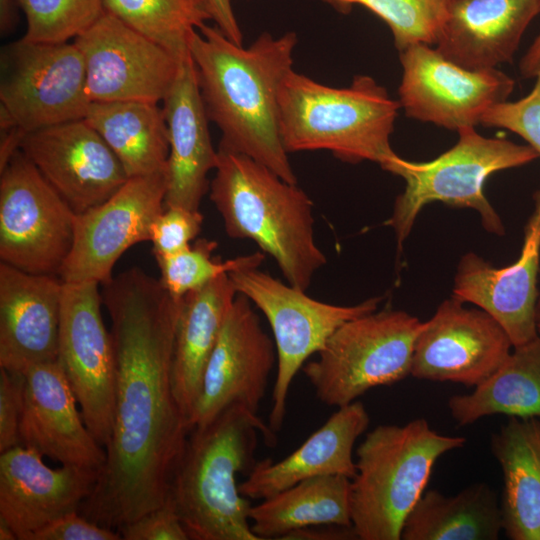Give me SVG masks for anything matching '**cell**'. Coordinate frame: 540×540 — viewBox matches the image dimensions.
<instances>
[{
  "label": "cell",
  "instance_id": "cell-1",
  "mask_svg": "<svg viewBox=\"0 0 540 540\" xmlns=\"http://www.w3.org/2000/svg\"><path fill=\"white\" fill-rule=\"evenodd\" d=\"M111 321L115 405L106 461L79 512L110 529L164 505L190 428L172 381L181 299L133 267L101 284Z\"/></svg>",
  "mask_w": 540,
  "mask_h": 540
},
{
  "label": "cell",
  "instance_id": "cell-2",
  "mask_svg": "<svg viewBox=\"0 0 540 540\" xmlns=\"http://www.w3.org/2000/svg\"><path fill=\"white\" fill-rule=\"evenodd\" d=\"M297 35H259L248 47L207 23L194 31L188 49L210 121L221 131L219 148L238 152L297 183L279 126V94L293 69Z\"/></svg>",
  "mask_w": 540,
  "mask_h": 540
},
{
  "label": "cell",
  "instance_id": "cell-3",
  "mask_svg": "<svg viewBox=\"0 0 540 540\" xmlns=\"http://www.w3.org/2000/svg\"><path fill=\"white\" fill-rule=\"evenodd\" d=\"M259 433L275 443L257 413L237 404L190 430L168 498L190 539L259 540L251 529L252 504L237 484V475L256 462Z\"/></svg>",
  "mask_w": 540,
  "mask_h": 540
},
{
  "label": "cell",
  "instance_id": "cell-4",
  "mask_svg": "<svg viewBox=\"0 0 540 540\" xmlns=\"http://www.w3.org/2000/svg\"><path fill=\"white\" fill-rule=\"evenodd\" d=\"M210 200L226 234L254 241L288 284L306 291L326 263L314 237L313 202L297 186L251 157L217 149Z\"/></svg>",
  "mask_w": 540,
  "mask_h": 540
},
{
  "label": "cell",
  "instance_id": "cell-5",
  "mask_svg": "<svg viewBox=\"0 0 540 540\" xmlns=\"http://www.w3.org/2000/svg\"><path fill=\"white\" fill-rule=\"evenodd\" d=\"M399 108L370 76L336 88L292 69L279 94L282 143L288 153L327 150L344 162L372 161L387 171L398 156L390 137Z\"/></svg>",
  "mask_w": 540,
  "mask_h": 540
},
{
  "label": "cell",
  "instance_id": "cell-6",
  "mask_svg": "<svg viewBox=\"0 0 540 540\" xmlns=\"http://www.w3.org/2000/svg\"><path fill=\"white\" fill-rule=\"evenodd\" d=\"M466 438L443 435L424 418L381 424L356 450L350 480L352 527L360 540H400L404 521L423 495L433 466Z\"/></svg>",
  "mask_w": 540,
  "mask_h": 540
},
{
  "label": "cell",
  "instance_id": "cell-7",
  "mask_svg": "<svg viewBox=\"0 0 540 540\" xmlns=\"http://www.w3.org/2000/svg\"><path fill=\"white\" fill-rule=\"evenodd\" d=\"M457 132V143L435 159L413 162L397 156L387 169L405 181V189L396 198L392 215L385 222L395 232L398 250L421 209L434 201L474 209L486 231L504 234L502 220L484 195V183L493 173L526 165L539 155L529 145L484 137L473 126Z\"/></svg>",
  "mask_w": 540,
  "mask_h": 540
},
{
  "label": "cell",
  "instance_id": "cell-8",
  "mask_svg": "<svg viewBox=\"0 0 540 540\" xmlns=\"http://www.w3.org/2000/svg\"><path fill=\"white\" fill-rule=\"evenodd\" d=\"M402 310L374 311L339 326L303 373L325 405H348L368 390L411 375L414 345L423 327Z\"/></svg>",
  "mask_w": 540,
  "mask_h": 540
},
{
  "label": "cell",
  "instance_id": "cell-9",
  "mask_svg": "<svg viewBox=\"0 0 540 540\" xmlns=\"http://www.w3.org/2000/svg\"><path fill=\"white\" fill-rule=\"evenodd\" d=\"M237 293L246 296L266 317L277 352V375L269 413L270 429L278 432L284 422L289 388L310 356L318 353L343 323L378 309L382 297L354 305H335L308 296L259 267L228 273Z\"/></svg>",
  "mask_w": 540,
  "mask_h": 540
},
{
  "label": "cell",
  "instance_id": "cell-10",
  "mask_svg": "<svg viewBox=\"0 0 540 540\" xmlns=\"http://www.w3.org/2000/svg\"><path fill=\"white\" fill-rule=\"evenodd\" d=\"M91 104L83 56L75 43L23 38L1 52L0 127L26 134L84 119Z\"/></svg>",
  "mask_w": 540,
  "mask_h": 540
},
{
  "label": "cell",
  "instance_id": "cell-11",
  "mask_svg": "<svg viewBox=\"0 0 540 540\" xmlns=\"http://www.w3.org/2000/svg\"><path fill=\"white\" fill-rule=\"evenodd\" d=\"M0 172L1 262L58 276L72 249L76 213L20 150Z\"/></svg>",
  "mask_w": 540,
  "mask_h": 540
},
{
  "label": "cell",
  "instance_id": "cell-12",
  "mask_svg": "<svg viewBox=\"0 0 540 540\" xmlns=\"http://www.w3.org/2000/svg\"><path fill=\"white\" fill-rule=\"evenodd\" d=\"M100 286L63 282L57 361L87 428L106 447L114 423L115 357L102 317Z\"/></svg>",
  "mask_w": 540,
  "mask_h": 540
},
{
  "label": "cell",
  "instance_id": "cell-13",
  "mask_svg": "<svg viewBox=\"0 0 540 540\" xmlns=\"http://www.w3.org/2000/svg\"><path fill=\"white\" fill-rule=\"evenodd\" d=\"M399 58L403 74L398 102L405 115L446 129L475 127L514 89V80L501 70L461 67L431 45H411Z\"/></svg>",
  "mask_w": 540,
  "mask_h": 540
},
{
  "label": "cell",
  "instance_id": "cell-14",
  "mask_svg": "<svg viewBox=\"0 0 540 540\" xmlns=\"http://www.w3.org/2000/svg\"><path fill=\"white\" fill-rule=\"evenodd\" d=\"M167 170L129 178L109 199L76 214L74 241L59 277L65 283L109 281L126 250L150 241L165 208Z\"/></svg>",
  "mask_w": 540,
  "mask_h": 540
},
{
  "label": "cell",
  "instance_id": "cell-15",
  "mask_svg": "<svg viewBox=\"0 0 540 540\" xmlns=\"http://www.w3.org/2000/svg\"><path fill=\"white\" fill-rule=\"evenodd\" d=\"M73 42L84 59L91 102L163 101L181 56L107 11Z\"/></svg>",
  "mask_w": 540,
  "mask_h": 540
},
{
  "label": "cell",
  "instance_id": "cell-16",
  "mask_svg": "<svg viewBox=\"0 0 540 540\" xmlns=\"http://www.w3.org/2000/svg\"><path fill=\"white\" fill-rule=\"evenodd\" d=\"M275 364L274 341L261 326L253 303L237 293L206 364L190 429L235 404L257 413Z\"/></svg>",
  "mask_w": 540,
  "mask_h": 540
},
{
  "label": "cell",
  "instance_id": "cell-17",
  "mask_svg": "<svg viewBox=\"0 0 540 540\" xmlns=\"http://www.w3.org/2000/svg\"><path fill=\"white\" fill-rule=\"evenodd\" d=\"M512 349L508 334L492 316L451 297L424 321L414 345L411 376L476 387Z\"/></svg>",
  "mask_w": 540,
  "mask_h": 540
},
{
  "label": "cell",
  "instance_id": "cell-18",
  "mask_svg": "<svg viewBox=\"0 0 540 540\" xmlns=\"http://www.w3.org/2000/svg\"><path fill=\"white\" fill-rule=\"evenodd\" d=\"M19 150L76 214L100 205L129 179L118 157L85 119L29 132Z\"/></svg>",
  "mask_w": 540,
  "mask_h": 540
},
{
  "label": "cell",
  "instance_id": "cell-19",
  "mask_svg": "<svg viewBox=\"0 0 540 540\" xmlns=\"http://www.w3.org/2000/svg\"><path fill=\"white\" fill-rule=\"evenodd\" d=\"M524 229L520 256L512 264L496 268L477 254L462 256L454 278L452 297L470 302L492 316L506 331L513 347L539 334L537 275L540 263V188Z\"/></svg>",
  "mask_w": 540,
  "mask_h": 540
},
{
  "label": "cell",
  "instance_id": "cell-20",
  "mask_svg": "<svg viewBox=\"0 0 540 540\" xmlns=\"http://www.w3.org/2000/svg\"><path fill=\"white\" fill-rule=\"evenodd\" d=\"M42 458L22 445L0 453V520L17 540H31L51 522L79 511L100 474L72 465L53 469Z\"/></svg>",
  "mask_w": 540,
  "mask_h": 540
},
{
  "label": "cell",
  "instance_id": "cell-21",
  "mask_svg": "<svg viewBox=\"0 0 540 540\" xmlns=\"http://www.w3.org/2000/svg\"><path fill=\"white\" fill-rule=\"evenodd\" d=\"M23 376L20 445L62 465L101 472L106 453L87 428L58 361L34 365Z\"/></svg>",
  "mask_w": 540,
  "mask_h": 540
},
{
  "label": "cell",
  "instance_id": "cell-22",
  "mask_svg": "<svg viewBox=\"0 0 540 540\" xmlns=\"http://www.w3.org/2000/svg\"><path fill=\"white\" fill-rule=\"evenodd\" d=\"M63 281L0 263V367L23 374L57 361Z\"/></svg>",
  "mask_w": 540,
  "mask_h": 540
},
{
  "label": "cell",
  "instance_id": "cell-23",
  "mask_svg": "<svg viewBox=\"0 0 540 540\" xmlns=\"http://www.w3.org/2000/svg\"><path fill=\"white\" fill-rule=\"evenodd\" d=\"M163 102L169 136L165 207L199 210L218 152L211 142L210 120L189 49L180 56L176 77Z\"/></svg>",
  "mask_w": 540,
  "mask_h": 540
},
{
  "label": "cell",
  "instance_id": "cell-24",
  "mask_svg": "<svg viewBox=\"0 0 540 540\" xmlns=\"http://www.w3.org/2000/svg\"><path fill=\"white\" fill-rule=\"evenodd\" d=\"M538 14L540 0H450L436 49L470 70L497 68L512 61Z\"/></svg>",
  "mask_w": 540,
  "mask_h": 540
},
{
  "label": "cell",
  "instance_id": "cell-25",
  "mask_svg": "<svg viewBox=\"0 0 540 540\" xmlns=\"http://www.w3.org/2000/svg\"><path fill=\"white\" fill-rule=\"evenodd\" d=\"M369 414L360 401L339 407L301 446L278 462L266 458L255 462L240 493L263 500L301 481L329 475L352 479L356 474L353 448L368 428Z\"/></svg>",
  "mask_w": 540,
  "mask_h": 540
},
{
  "label": "cell",
  "instance_id": "cell-26",
  "mask_svg": "<svg viewBox=\"0 0 540 540\" xmlns=\"http://www.w3.org/2000/svg\"><path fill=\"white\" fill-rule=\"evenodd\" d=\"M236 295L226 273L181 299L172 381L177 403L189 428L206 364Z\"/></svg>",
  "mask_w": 540,
  "mask_h": 540
},
{
  "label": "cell",
  "instance_id": "cell-27",
  "mask_svg": "<svg viewBox=\"0 0 540 540\" xmlns=\"http://www.w3.org/2000/svg\"><path fill=\"white\" fill-rule=\"evenodd\" d=\"M502 476V530L511 540H540V419L509 417L491 438Z\"/></svg>",
  "mask_w": 540,
  "mask_h": 540
},
{
  "label": "cell",
  "instance_id": "cell-28",
  "mask_svg": "<svg viewBox=\"0 0 540 540\" xmlns=\"http://www.w3.org/2000/svg\"><path fill=\"white\" fill-rule=\"evenodd\" d=\"M84 119L112 149L129 178L167 170L169 136L158 103L91 102Z\"/></svg>",
  "mask_w": 540,
  "mask_h": 540
},
{
  "label": "cell",
  "instance_id": "cell-29",
  "mask_svg": "<svg viewBox=\"0 0 540 540\" xmlns=\"http://www.w3.org/2000/svg\"><path fill=\"white\" fill-rule=\"evenodd\" d=\"M502 531L498 497L486 483L455 495L429 490L406 517L403 540H497Z\"/></svg>",
  "mask_w": 540,
  "mask_h": 540
},
{
  "label": "cell",
  "instance_id": "cell-30",
  "mask_svg": "<svg viewBox=\"0 0 540 540\" xmlns=\"http://www.w3.org/2000/svg\"><path fill=\"white\" fill-rule=\"evenodd\" d=\"M448 408L460 426L496 414L540 418V335L513 347L502 365L473 392L450 397Z\"/></svg>",
  "mask_w": 540,
  "mask_h": 540
},
{
  "label": "cell",
  "instance_id": "cell-31",
  "mask_svg": "<svg viewBox=\"0 0 540 540\" xmlns=\"http://www.w3.org/2000/svg\"><path fill=\"white\" fill-rule=\"evenodd\" d=\"M350 480L342 475L310 478L252 505L253 533L259 540L283 539L312 525L352 526Z\"/></svg>",
  "mask_w": 540,
  "mask_h": 540
},
{
  "label": "cell",
  "instance_id": "cell-32",
  "mask_svg": "<svg viewBox=\"0 0 540 540\" xmlns=\"http://www.w3.org/2000/svg\"><path fill=\"white\" fill-rule=\"evenodd\" d=\"M105 11L176 55L213 20L208 0H103Z\"/></svg>",
  "mask_w": 540,
  "mask_h": 540
},
{
  "label": "cell",
  "instance_id": "cell-33",
  "mask_svg": "<svg viewBox=\"0 0 540 540\" xmlns=\"http://www.w3.org/2000/svg\"><path fill=\"white\" fill-rule=\"evenodd\" d=\"M340 13L361 5L381 18L390 28L394 45L407 47L437 42L450 0H320Z\"/></svg>",
  "mask_w": 540,
  "mask_h": 540
},
{
  "label": "cell",
  "instance_id": "cell-34",
  "mask_svg": "<svg viewBox=\"0 0 540 540\" xmlns=\"http://www.w3.org/2000/svg\"><path fill=\"white\" fill-rule=\"evenodd\" d=\"M216 248L215 241L199 238L177 253L155 257L160 281L171 296L181 299L222 274L243 267H259L265 259L263 253L255 252L223 261L218 256L213 257Z\"/></svg>",
  "mask_w": 540,
  "mask_h": 540
},
{
  "label": "cell",
  "instance_id": "cell-35",
  "mask_svg": "<svg viewBox=\"0 0 540 540\" xmlns=\"http://www.w3.org/2000/svg\"><path fill=\"white\" fill-rule=\"evenodd\" d=\"M26 18L23 39L63 43L75 39L105 12L103 0H15Z\"/></svg>",
  "mask_w": 540,
  "mask_h": 540
},
{
  "label": "cell",
  "instance_id": "cell-36",
  "mask_svg": "<svg viewBox=\"0 0 540 540\" xmlns=\"http://www.w3.org/2000/svg\"><path fill=\"white\" fill-rule=\"evenodd\" d=\"M535 78V85L527 96L494 105L483 115L480 124L517 134L540 157V73Z\"/></svg>",
  "mask_w": 540,
  "mask_h": 540
},
{
  "label": "cell",
  "instance_id": "cell-37",
  "mask_svg": "<svg viewBox=\"0 0 540 540\" xmlns=\"http://www.w3.org/2000/svg\"><path fill=\"white\" fill-rule=\"evenodd\" d=\"M202 224L199 210L165 207L151 228L154 256L172 255L189 247L199 235Z\"/></svg>",
  "mask_w": 540,
  "mask_h": 540
},
{
  "label": "cell",
  "instance_id": "cell-38",
  "mask_svg": "<svg viewBox=\"0 0 540 540\" xmlns=\"http://www.w3.org/2000/svg\"><path fill=\"white\" fill-rule=\"evenodd\" d=\"M118 532L124 540L190 539L175 508L169 500L164 505L122 526Z\"/></svg>",
  "mask_w": 540,
  "mask_h": 540
},
{
  "label": "cell",
  "instance_id": "cell-39",
  "mask_svg": "<svg viewBox=\"0 0 540 540\" xmlns=\"http://www.w3.org/2000/svg\"><path fill=\"white\" fill-rule=\"evenodd\" d=\"M24 376L0 367V453L20 445Z\"/></svg>",
  "mask_w": 540,
  "mask_h": 540
},
{
  "label": "cell",
  "instance_id": "cell-40",
  "mask_svg": "<svg viewBox=\"0 0 540 540\" xmlns=\"http://www.w3.org/2000/svg\"><path fill=\"white\" fill-rule=\"evenodd\" d=\"M120 533L101 526L79 511L67 513L37 531L31 540H120Z\"/></svg>",
  "mask_w": 540,
  "mask_h": 540
},
{
  "label": "cell",
  "instance_id": "cell-41",
  "mask_svg": "<svg viewBox=\"0 0 540 540\" xmlns=\"http://www.w3.org/2000/svg\"><path fill=\"white\" fill-rule=\"evenodd\" d=\"M348 540L358 539L352 526L335 524L312 525L294 530L283 540Z\"/></svg>",
  "mask_w": 540,
  "mask_h": 540
},
{
  "label": "cell",
  "instance_id": "cell-42",
  "mask_svg": "<svg viewBox=\"0 0 540 540\" xmlns=\"http://www.w3.org/2000/svg\"><path fill=\"white\" fill-rule=\"evenodd\" d=\"M215 25L232 42L242 45V32L235 17L231 0H208Z\"/></svg>",
  "mask_w": 540,
  "mask_h": 540
},
{
  "label": "cell",
  "instance_id": "cell-43",
  "mask_svg": "<svg viewBox=\"0 0 540 540\" xmlns=\"http://www.w3.org/2000/svg\"><path fill=\"white\" fill-rule=\"evenodd\" d=\"M519 69L524 78L536 77L540 73V32L523 55Z\"/></svg>",
  "mask_w": 540,
  "mask_h": 540
},
{
  "label": "cell",
  "instance_id": "cell-44",
  "mask_svg": "<svg viewBox=\"0 0 540 540\" xmlns=\"http://www.w3.org/2000/svg\"><path fill=\"white\" fill-rule=\"evenodd\" d=\"M17 3L15 0H0V30L1 34L11 32L18 21Z\"/></svg>",
  "mask_w": 540,
  "mask_h": 540
},
{
  "label": "cell",
  "instance_id": "cell-45",
  "mask_svg": "<svg viewBox=\"0 0 540 540\" xmlns=\"http://www.w3.org/2000/svg\"><path fill=\"white\" fill-rule=\"evenodd\" d=\"M12 529L2 520H0V540H16Z\"/></svg>",
  "mask_w": 540,
  "mask_h": 540
},
{
  "label": "cell",
  "instance_id": "cell-46",
  "mask_svg": "<svg viewBox=\"0 0 540 540\" xmlns=\"http://www.w3.org/2000/svg\"><path fill=\"white\" fill-rule=\"evenodd\" d=\"M536 327H537V332L540 335V306H538V309H537Z\"/></svg>",
  "mask_w": 540,
  "mask_h": 540
},
{
  "label": "cell",
  "instance_id": "cell-47",
  "mask_svg": "<svg viewBox=\"0 0 540 540\" xmlns=\"http://www.w3.org/2000/svg\"><path fill=\"white\" fill-rule=\"evenodd\" d=\"M538 306H540V294H539Z\"/></svg>",
  "mask_w": 540,
  "mask_h": 540
}]
</instances>
